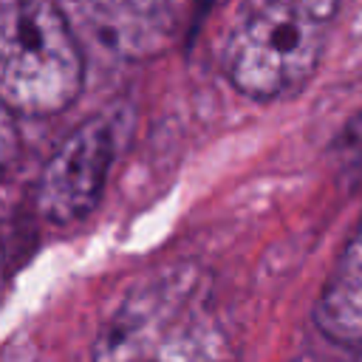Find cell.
<instances>
[{
    "instance_id": "4",
    "label": "cell",
    "mask_w": 362,
    "mask_h": 362,
    "mask_svg": "<svg viewBox=\"0 0 362 362\" xmlns=\"http://www.w3.org/2000/svg\"><path fill=\"white\" fill-rule=\"evenodd\" d=\"M119 147L116 116H93L74 127L45 161L34 204L37 212L57 226L85 218L102 198Z\"/></svg>"
},
{
    "instance_id": "7",
    "label": "cell",
    "mask_w": 362,
    "mask_h": 362,
    "mask_svg": "<svg viewBox=\"0 0 362 362\" xmlns=\"http://www.w3.org/2000/svg\"><path fill=\"white\" fill-rule=\"evenodd\" d=\"M297 362H322V359H317V356H300Z\"/></svg>"
},
{
    "instance_id": "5",
    "label": "cell",
    "mask_w": 362,
    "mask_h": 362,
    "mask_svg": "<svg viewBox=\"0 0 362 362\" xmlns=\"http://www.w3.org/2000/svg\"><path fill=\"white\" fill-rule=\"evenodd\" d=\"M184 0H71L102 40L124 54L153 51L175 28Z\"/></svg>"
},
{
    "instance_id": "2",
    "label": "cell",
    "mask_w": 362,
    "mask_h": 362,
    "mask_svg": "<svg viewBox=\"0 0 362 362\" xmlns=\"http://www.w3.org/2000/svg\"><path fill=\"white\" fill-rule=\"evenodd\" d=\"M337 3L238 0L221 42V68L229 85L255 102L300 90L317 71Z\"/></svg>"
},
{
    "instance_id": "1",
    "label": "cell",
    "mask_w": 362,
    "mask_h": 362,
    "mask_svg": "<svg viewBox=\"0 0 362 362\" xmlns=\"http://www.w3.org/2000/svg\"><path fill=\"white\" fill-rule=\"evenodd\" d=\"M90 362H235L209 283L173 266L133 286L102 322Z\"/></svg>"
},
{
    "instance_id": "6",
    "label": "cell",
    "mask_w": 362,
    "mask_h": 362,
    "mask_svg": "<svg viewBox=\"0 0 362 362\" xmlns=\"http://www.w3.org/2000/svg\"><path fill=\"white\" fill-rule=\"evenodd\" d=\"M314 322L325 339L362 351V223L339 252L317 297Z\"/></svg>"
},
{
    "instance_id": "3",
    "label": "cell",
    "mask_w": 362,
    "mask_h": 362,
    "mask_svg": "<svg viewBox=\"0 0 362 362\" xmlns=\"http://www.w3.org/2000/svg\"><path fill=\"white\" fill-rule=\"evenodd\" d=\"M85 59L62 0H0V93L17 116H54L79 96Z\"/></svg>"
}]
</instances>
